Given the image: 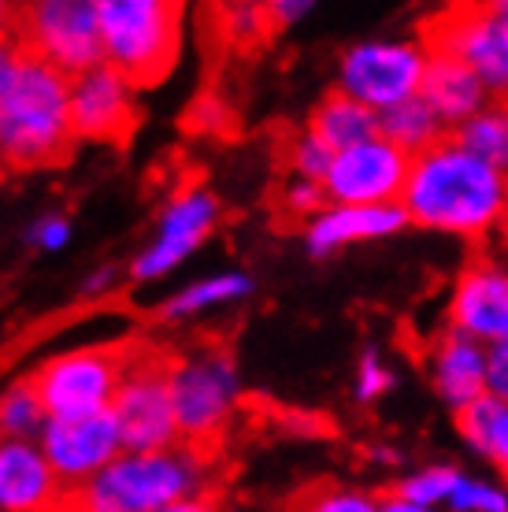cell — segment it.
<instances>
[{"instance_id": "1", "label": "cell", "mask_w": 508, "mask_h": 512, "mask_svg": "<svg viewBox=\"0 0 508 512\" xmlns=\"http://www.w3.org/2000/svg\"><path fill=\"white\" fill-rule=\"evenodd\" d=\"M401 208L427 231L483 238L505 219L508 179L457 138H442L427 153L412 156Z\"/></svg>"}, {"instance_id": "2", "label": "cell", "mask_w": 508, "mask_h": 512, "mask_svg": "<svg viewBox=\"0 0 508 512\" xmlns=\"http://www.w3.org/2000/svg\"><path fill=\"white\" fill-rule=\"evenodd\" d=\"M71 78L30 52L0 97V160L15 171L60 164L71 153Z\"/></svg>"}, {"instance_id": "3", "label": "cell", "mask_w": 508, "mask_h": 512, "mask_svg": "<svg viewBox=\"0 0 508 512\" xmlns=\"http://www.w3.org/2000/svg\"><path fill=\"white\" fill-rule=\"evenodd\" d=\"M204 494V457L186 446L123 453L82 487L64 490L56 512H160Z\"/></svg>"}, {"instance_id": "4", "label": "cell", "mask_w": 508, "mask_h": 512, "mask_svg": "<svg viewBox=\"0 0 508 512\" xmlns=\"http://www.w3.org/2000/svg\"><path fill=\"white\" fill-rule=\"evenodd\" d=\"M108 64L130 86H153L175 67L182 45V8L167 0H101Z\"/></svg>"}, {"instance_id": "5", "label": "cell", "mask_w": 508, "mask_h": 512, "mask_svg": "<svg viewBox=\"0 0 508 512\" xmlns=\"http://www.w3.org/2000/svg\"><path fill=\"white\" fill-rule=\"evenodd\" d=\"M171 405L182 446L208 461L238 405L234 357L223 346H204L190 357H171Z\"/></svg>"}, {"instance_id": "6", "label": "cell", "mask_w": 508, "mask_h": 512, "mask_svg": "<svg viewBox=\"0 0 508 512\" xmlns=\"http://www.w3.org/2000/svg\"><path fill=\"white\" fill-rule=\"evenodd\" d=\"M138 349L141 346H134V342L89 346L45 360L30 379L38 386V397L49 412V420H82V416H97V412L112 409L119 383L130 372Z\"/></svg>"}, {"instance_id": "7", "label": "cell", "mask_w": 508, "mask_h": 512, "mask_svg": "<svg viewBox=\"0 0 508 512\" xmlns=\"http://www.w3.org/2000/svg\"><path fill=\"white\" fill-rule=\"evenodd\" d=\"M15 34L45 64L78 78L108 64L101 4L93 0H38L15 12Z\"/></svg>"}, {"instance_id": "8", "label": "cell", "mask_w": 508, "mask_h": 512, "mask_svg": "<svg viewBox=\"0 0 508 512\" xmlns=\"http://www.w3.org/2000/svg\"><path fill=\"white\" fill-rule=\"evenodd\" d=\"M112 416L127 453H164L175 449L178 423L171 405V357L141 346L130 372L119 383Z\"/></svg>"}, {"instance_id": "9", "label": "cell", "mask_w": 508, "mask_h": 512, "mask_svg": "<svg viewBox=\"0 0 508 512\" xmlns=\"http://www.w3.org/2000/svg\"><path fill=\"white\" fill-rule=\"evenodd\" d=\"M431 67L427 45L416 41H364L342 56L338 90L360 101L375 116L423 93V78Z\"/></svg>"}, {"instance_id": "10", "label": "cell", "mask_w": 508, "mask_h": 512, "mask_svg": "<svg viewBox=\"0 0 508 512\" xmlns=\"http://www.w3.org/2000/svg\"><path fill=\"white\" fill-rule=\"evenodd\" d=\"M427 45L434 56H453L468 64L486 93L508 101V0L438 15L427 23Z\"/></svg>"}, {"instance_id": "11", "label": "cell", "mask_w": 508, "mask_h": 512, "mask_svg": "<svg viewBox=\"0 0 508 512\" xmlns=\"http://www.w3.org/2000/svg\"><path fill=\"white\" fill-rule=\"evenodd\" d=\"M408 167H412V156L379 134L334 156L323 190L331 197V205H401Z\"/></svg>"}, {"instance_id": "12", "label": "cell", "mask_w": 508, "mask_h": 512, "mask_svg": "<svg viewBox=\"0 0 508 512\" xmlns=\"http://www.w3.org/2000/svg\"><path fill=\"white\" fill-rule=\"evenodd\" d=\"M41 453L52 472L67 487H82L104 472L115 457H123V435L112 409L82 420H49L41 431Z\"/></svg>"}, {"instance_id": "13", "label": "cell", "mask_w": 508, "mask_h": 512, "mask_svg": "<svg viewBox=\"0 0 508 512\" xmlns=\"http://www.w3.org/2000/svg\"><path fill=\"white\" fill-rule=\"evenodd\" d=\"M138 127L134 86L112 64L71 78V130L86 141H127Z\"/></svg>"}, {"instance_id": "14", "label": "cell", "mask_w": 508, "mask_h": 512, "mask_svg": "<svg viewBox=\"0 0 508 512\" xmlns=\"http://www.w3.org/2000/svg\"><path fill=\"white\" fill-rule=\"evenodd\" d=\"M449 323L453 331L468 334L486 349L508 338V271L479 260L457 279L453 301H449Z\"/></svg>"}, {"instance_id": "15", "label": "cell", "mask_w": 508, "mask_h": 512, "mask_svg": "<svg viewBox=\"0 0 508 512\" xmlns=\"http://www.w3.org/2000/svg\"><path fill=\"white\" fill-rule=\"evenodd\" d=\"M216 216H219L216 197L204 190H190V193H182L178 201H171L164 219H160L156 242L149 245V249L138 256V264H134V279H160L164 271L175 268L182 256H190L193 249L212 234Z\"/></svg>"}, {"instance_id": "16", "label": "cell", "mask_w": 508, "mask_h": 512, "mask_svg": "<svg viewBox=\"0 0 508 512\" xmlns=\"http://www.w3.org/2000/svg\"><path fill=\"white\" fill-rule=\"evenodd\" d=\"M60 479L30 442H0V512H56Z\"/></svg>"}, {"instance_id": "17", "label": "cell", "mask_w": 508, "mask_h": 512, "mask_svg": "<svg viewBox=\"0 0 508 512\" xmlns=\"http://www.w3.org/2000/svg\"><path fill=\"white\" fill-rule=\"evenodd\" d=\"M408 223L401 205H331L308 223V249L316 256H331L353 242H371L397 234Z\"/></svg>"}, {"instance_id": "18", "label": "cell", "mask_w": 508, "mask_h": 512, "mask_svg": "<svg viewBox=\"0 0 508 512\" xmlns=\"http://www.w3.org/2000/svg\"><path fill=\"white\" fill-rule=\"evenodd\" d=\"M431 379L445 405L457 412L468 409L471 401L486 397V346L449 327V334L434 346Z\"/></svg>"}, {"instance_id": "19", "label": "cell", "mask_w": 508, "mask_h": 512, "mask_svg": "<svg viewBox=\"0 0 508 512\" xmlns=\"http://www.w3.org/2000/svg\"><path fill=\"white\" fill-rule=\"evenodd\" d=\"M420 97L438 112L442 123L464 127L471 116L483 112L490 93H486V86L479 82V75L468 64H460L453 56H434L431 52V67H427Z\"/></svg>"}, {"instance_id": "20", "label": "cell", "mask_w": 508, "mask_h": 512, "mask_svg": "<svg viewBox=\"0 0 508 512\" xmlns=\"http://www.w3.org/2000/svg\"><path fill=\"white\" fill-rule=\"evenodd\" d=\"M308 130H312L331 153H345V149H356V145H364V141L379 138V116L338 90V93H331L327 101H319Z\"/></svg>"}, {"instance_id": "21", "label": "cell", "mask_w": 508, "mask_h": 512, "mask_svg": "<svg viewBox=\"0 0 508 512\" xmlns=\"http://www.w3.org/2000/svg\"><path fill=\"white\" fill-rule=\"evenodd\" d=\"M442 130H445V123L438 119V112H434L423 97H412V101L397 104V108H390V112L379 116V134L386 141H394L397 149L408 156H420V153H427L431 145H438V141H442Z\"/></svg>"}, {"instance_id": "22", "label": "cell", "mask_w": 508, "mask_h": 512, "mask_svg": "<svg viewBox=\"0 0 508 512\" xmlns=\"http://www.w3.org/2000/svg\"><path fill=\"white\" fill-rule=\"evenodd\" d=\"M453 138L508 179V101L486 104L479 116H471L464 127H457Z\"/></svg>"}, {"instance_id": "23", "label": "cell", "mask_w": 508, "mask_h": 512, "mask_svg": "<svg viewBox=\"0 0 508 512\" xmlns=\"http://www.w3.org/2000/svg\"><path fill=\"white\" fill-rule=\"evenodd\" d=\"M45 423H49V412L41 405L38 386L30 375L0 390V435H4V442H26V435L45 431Z\"/></svg>"}, {"instance_id": "24", "label": "cell", "mask_w": 508, "mask_h": 512, "mask_svg": "<svg viewBox=\"0 0 508 512\" xmlns=\"http://www.w3.org/2000/svg\"><path fill=\"white\" fill-rule=\"evenodd\" d=\"M253 290V279L249 275H238V271H227V275H216V279H204L190 290H182L178 297H171L164 308H160V316L164 320H186L193 312H204V308L212 305H227V301H238Z\"/></svg>"}, {"instance_id": "25", "label": "cell", "mask_w": 508, "mask_h": 512, "mask_svg": "<svg viewBox=\"0 0 508 512\" xmlns=\"http://www.w3.org/2000/svg\"><path fill=\"white\" fill-rule=\"evenodd\" d=\"M508 427V405L505 401H497V397H479V401H471L468 409L457 412V431L464 435V442H468L475 453H483L486 461L494 457L497 442H501V435H505Z\"/></svg>"}, {"instance_id": "26", "label": "cell", "mask_w": 508, "mask_h": 512, "mask_svg": "<svg viewBox=\"0 0 508 512\" xmlns=\"http://www.w3.org/2000/svg\"><path fill=\"white\" fill-rule=\"evenodd\" d=\"M460 483V472L449 468V464H431V468H420V472L405 475L397 483V498L416 501V505H427V509H438V505H449L453 490Z\"/></svg>"}, {"instance_id": "27", "label": "cell", "mask_w": 508, "mask_h": 512, "mask_svg": "<svg viewBox=\"0 0 508 512\" xmlns=\"http://www.w3.org/2000/svg\"><path fill=\"white\" fill-rule=\"evenodd\" d=\"M293 512H379V498H371L368 490L323 483L293 501Z\"/></svg>"}, {"instance_id": "28", "label": "cell", "mask_w": 508, "mask_h": 512, "mask_svg": "<svg viewBox=\"0 0 508 512\" xmlns=\"http://www.w3.org/2000/svg\"><path fill=\"white\" fill-rule=\"evenodd\" d=\"M334 156L338 153H331L312 130H305L301 138H293V145H290V167L297 171V179L319 182V186H323V179L331 175Z\"/></svg>"}, {"instance_id": "29", "label": "cell", "mask_w": 508, "mask_h": 512, "mask_svg": "<svg viewBox=\"0 0 508 512\" xmlns=\"http://www.w3.org/2000/svg\"><path fill=\"white\" fill-rule=\"evenodd\" d=\"M223 30L234 45H256L264 34H271V19L264 4H230L223 8Z\"/></svg>"}, {"instance_id": "30", "label": "cell", "mask_w": 508, "mask_h": 512, "mask_svg": "<svg viewBox=\"0 0 508 512\" xmlns=\"http://www.w3.org/2000/svg\"><path fill=\"white\" fill-rule=\"evenodd\" d=\"M449 509L453 512H508V494L501 487H494V483L460 475L457 490H453V498H449Z\"/></svg>"}, {"instance_id": "31", "label": "cell", "mask_w": 508, "mask_h": 512, "mask_svg": "<svg viewBox=\"0 0 508 512\" xmlns=\"http://www.w3.org/2000/svg\"><path fill=\"white\" fill-rule=\"evenodd\" d=\"M390 386H394V372L386 368V360L375 349H368L356 364V397L360 401H379Z\"/></svg>"}, {"instance_id": "32", "label": "cell", "mask_w": 508, "mask_h": 512, "mask_svg": "<svg viewBox=\"0 0 508 512\" xmlns=\"http://www.w3.org/2000/svg\"><path fill=\"white\" fill-rule=\"evenodd\" d=\"M282 201H286V208H290L293 216H312L316 219L319 212H327V201H331V197H327V190H323V186H319V182H308V179H293L290 186H286V197H282Z\"/></svg>"}, {"instance_id": "33", "label": "cell", "mask_w": 508, "mask_h": 512, "mask_svg": "<svg viewBox=\"0 0 508 512\" xmlns=\"http://www.w3.org/2000/svg\"><path fill=\"white\" fill-rule=\"evenodd\" d=\"M26 60H30V49L19 41V34L0 38V97L12 90V82L19 78V71L26 67Z\"/></svg>"}, {"instance_id": "34", "label": "cell", "mask_w": 508, "mask_h": 512, "mask_svg": "<svg viewBox=\"0 0 508 512\" xmlns=\"http://www.w3.org/2000/svg\"><path fill=\"white\" fill-rule=\"evenodd\" d=\"M486 394L508 405V338L486 349Z\"/></svg>"}, {"instance_id": "35", "label": "cell", "mask_w": 508, "mask_h": 512, "mask_svg": "<svg viewBox=\"0 0 508 512\" xmlns=\"http://www.w3.org/2000/svg\"><path fill=\"white\" fill-rule=\"evenodd\" d=\"M71 238V223L64 216H49L34 223V231H30V242L41 245V249H60V245Z\"/></svg>"}, {"instance_id": "36", "label": "cell", "mask_w": 508, "mask_h": 512, "mask_svg": "<svg viewBox=\"0 0 508 512\" xmlns=\"http://www.w3.org/2000/svg\"><path fill=\"white\" fill-rule=\"evenodd\" d=\"M308 12H312V4H308V0H279V4H267V19H271V30L297 23V19H301V15H308Z\"/></svg>"}, {"instance_id": "37", "label": "cell", "mask_w": 508, "mask_h": 512, "mask_svg": "<svg viewBox=\"0 0 508 512\" xmlns=\"http://www.w3.org/2000/svg\"><path fill=\"white\" fill-rule=\"evenodd\" d=\"M160 512H216V505H212V498L208 494H197V498H182V501H171L167 509Z\"/></svg>"}, {"instance_id": "38", "label": "cell", "mask_w": 508, "mask_h": 512, "mask_svg": "<svg viewBox=\"0 0 508 512\" xmlns=\"http://www.w3.org/2000/svg\"><path fill=\"white\" fill-rule=\"evenodd\" d=\"M379 512H438V509H427V505H416V501H405L390 494L386 501H379Z\"/></svg>"}, {"instance_id": "39", "label": "cell", "mask_w": 508, "mask_h": 512, "mask_svg": "<svg viewBox=\"0 0 508 512\" xmlns=\"http://www.w3.org/2000/svg\"><path fill=\"white\" fill-rule=\"evenodd\" d=\"M490 461L501 468V475H505V483H508V427H505V435H501V442H497V449H494V457Z\"/></svg>"}, {"instance_id": "40", "label": "cell", "mask_w": 508, "mask_h": 512, "mask_svg": "<svg viewBox=\"0 0 508 512\" xmlns=\"http://www.w3.org/2000/svg\"><path fill=\"white\" fill-rule=\"evenodd\" d=\"M115 279V271L112 268H104V271H97V275H89V282H86V294H97V290H108V282Z\"/></svg>"}, {"instance_id": "41", "label": "cell", "mask_w": 508, "mask_h": 512, "mask_svg": "<svg viewBox=\"0 0 508 512\" xmlns=\"http://www.w3.org/2000/svg\"><path fill=\"white\" fill-rule=\"evenodd\" d=\"M15 12H19V8H8V4H0V38L15 34Z\"/></svg>"}, {"instance_id": "42", "label": "cell", "mask_w": 508, "mask_h": 512, "mask_svg": "<svg viewBox=\"0 0 508 512\" xmlns=\"http://www.w3.org/2000/svg\"><path fill=\"white\" fill-rule=\"evenodd\" d=\"M501 238L508 242V208H505V219H501Z\"/></svg>"}]
</instances>
